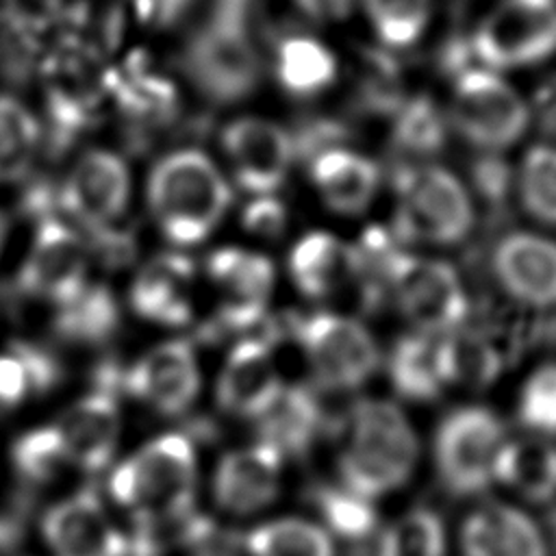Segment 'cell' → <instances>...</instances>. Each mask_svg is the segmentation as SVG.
<instances>
[{
	"label": "cell",
	"mask_w": 556,
	"mask_h": 556,
	"mask_svg": "<svg viewBox=\"0 0 556 556\" xmlns=\"http://www.w3.org/2000/svg\"><path fill=\"white\" fill-rule=\"evenodd\" d=\"M421 445L406 410L387 397H358L343 415L337 437L339 484L378 500L415 476Z\"/></svg>",
	"instance_id": "6da1fadb"
},
{
	"label": "cell",
	"mask_w": 556,
	"mask_h": 556,
	"mask_svg": "<svg viewBox=\"0 0 556 556\" xmlns=\"http://www.w3.org/2000/svg\"><path fill=\"white\" fill-rule=\"evenodd\" d=\"M222 163L200 148L165 152L146 182L148 211L176 248L204 243L226 219L235 193Z\"/></svg>",
	"instance_id": "7a4b0ae2"
},
{
	"label": "cell",
	"mask_w": 556,
	"mask_h": 556,
	"mask_svg": "<svg viewBox=\"0 0 556 556\" xmlns=\"http://www.w3.org/2000/svg\"><path fill=\"white\" fill-rule=\"evenodd\" d=\"M198 452L189 437L165 432L119 460L109 476L117 506L141 526L161 528L189 517L198 493Z\"/></svg>",
	"instance_id": "3957f363"
},
{
	"label": "cell",
	"mask_w": 556,
	"mask_h": 556,
	"mask_svg": "<svg viewBox=\"0 0 556 556\" xmlns=\"http://www.w3.org/2000/svg\"><path fill=\"white\" fill-rule=\"evenodd\" d=\"M391 230L404 245L450 248L476 224L473 193L456 172L437 161H413L391 180Z\"/></svg>",
	"instance_id": "277c9868"
},
{
	"label": "cell",
	"mask_w": 556,
	"mask_h": 556,
	"mask_svg": "<svg viewBox=\"0 0 556 556\" xmlns=\"http://www.w3.org/2000/svg\"><path fill=\"white\" fill-rule=\"evenodd\" d=\"M445 122L463 143L480 154H502L530 130L532 111L506 74L467 65L454 76Z\"/></svg>",
	"instance_id": "5b68a950"
},
{
	"label": "cell",
	"mask_w": 556,
	"mask_h": 556,
	"mask_svg": "<svg viewBox=\"0 0 556 556\" xmlns=\"http://www.w3.org/2000/svg\"><path fill=\"white\" fill-rule=\"evenodd\" d=\"M469 46L476 65L506 76L543 65L556 54V0H493Z\"/></svg>",
	"instance_id": "8992f818"
},
{
	"label": "cell",
	"mask_w": 556,
	"mask_h": 556,
	"mask_svg": "<svg viewBox=\"0 0 556 556\" xmlns=\"http://www.w3.org/2000/svg\"><path fill=\"white\" fill-rule=\"evenodd\" d=\"M504 441V424L495 410L480 404L447 410L432 437V460L443 486L454 495L489 489Z\"/></svg>",
	"instance_id": "52a82bcc"
},
{
	"label": "cell",
	"mask_w": 556,
	"mask_h": 556,
	"mask_svg": "<svg viewBox=\"0 0 556 556\" xmlns=\"http://www.w3.org/2000/svg\"><path fill=\"white\" fill-rule=\"evenodd\" d=\"M295 339L313 380L330 391H354L380 367L374 332L352 315L317 311L300 321Z\"/></svg>",
	"instance_id": "ba28073f"
},
{
	"label": "cell",
	"mask_w": 556,
	"mask_h": 556,
	"mask_svg": "<svg viewBox=\"0 0 556 556\" xmlns=\"http://www.w3.org/2000/svg\"><path fill=\"white\" fill-rule=\"evenodd\" d=\"M219 154L232 187L241 189L248 198L274 195L293 169L295 141L280 122L245 113L224 124Z\"/></svg>",
	"instance_id": "9c48e42d"
},
{
	"label": "cell",
	"mask_w": 556,
	"mask_h": 556,
	"mask_svg": "<svg viewBox=\"0 0 556 556\" xmlns=\"http://www.w3.org/2000/svg\"><path fill=\"white\" fill-rule=\"evenodd\" d=\"M413 332L443 337L463 326L467 291L458 271L443 258L406 252L387 293Z\"/></svg>",
	"instance_id": "30bf717a"
},
{
	"label": "cell",
	"mask_w": 556,
	"mask_h": 556,
	"mask_svg": "<svg viewBox=\"0 0 556 556\" xmlns=\"http://www.w3.org/2000/svg\"><path fill=\"white\" fill-rule=\"evenodd\" d=\"M204 278L219 321L235 330L256 326L276 291V267L258 250L224 245L204 261Z\"/></svg>",
	"instance_id": "8fae6325"
},
{
	"label": "cell",
	"mask_w": 556,
	"mask_h": 556,
	"mask_svg": "<svg viewBox=\"0 0 556 556\" xmlns=\"http://www.w3.org/2000/svg\"><path fill=\"white\" fill-rule=\"evenodd\" d=\"M89 282V250L83 237L59 219H46L20 269V285L37 300L63 306Z\"/></svg>",
	"instance_id": "7c38bea8"
},
{
	"label": "cell",
	"mask_w": 556,
	"mask_h": 556,
	"mask_svg": "<svg viewBox=\"0 0 556 556\" xmlns=\"http://www.w3.org/2000/svg\"><path fill=\"white\" fill-rule=\"evenodd\" d=\"M130 169L111 150H85L70 167L59 191L65 211L83 226L111 228L130 202Z\"/></svg>",
	"instance_id": "4fadbf2b"
},
{
	"label": "cell",
	"mask_w": 556,
	"mask_h": 556,
	"mask_svg": "<svg viewBox=\"0 0 556 556\" xmlns=\"http://www.w3.org/2000/svg\"><path fill=\"white\" fill-rule=\"evenodd\" d=\"M126 389L161 415H180L193 406L202 391V369L193 345L167 339L146 350L126 374Z\"/></svg>",
	"instance_id": "5bb4252c"
},
{
	"label": "cell",
	"mask_w": 556,
	"mask_h": 556,
	"mask_svg": "<svg viewBox=\"0 0 556 556\" xmlns=\"http://www.w3.org/2000/svg\"><path fill=\"white\" fill-rule=\"evenodd\" d=\"M285 458L263 441L224 452L211 476V495L219 510L250 517L269 508L282 489Z\"/></svg>",
	"instance_id": "9a60e30c"
},
{
	"label": "cell",
	"mask_w": 556,
	"mask_h": 556,
	"mask_svg": "<svg viewBox=\"0 0 556 556\" xmlns=\"http://www.w3.org/2000/svg\"><path fill=\"white\" fill-rule=\"evenodd\" d=\"M285 384L271 345L258 337H245L230 348L217 371L215 402L230 417L256 421Z\"/></svg>",
	"instance_id": "2e32d148"
},
{
	"label": "cell",
	"mask_w": 556,
	"mask_h": 556,
	"mask_svg": "<svg viewBox=\"0 0 556 556\" xmlns=\"http://www.w3.org/2000/svg\"><path fill=\"white\" fill-rule=\"evenodd\" d=\"M41 534L52 556L130 554V541L115 526L102 502L89 491L52 504L41 519Z\"/></svg>",
	"instance_id": "e0dca14e"
},
{
	"label": "cell",
	"mask_w": 556,
	"mask_h": 556,
	"mask_svg": "<svg viewBox=\"0 0 556 556\" xmlns=\"http://www.w3.org/2000/svg\"><path fill=\"white\" fill-rule=\"evenodd\" d=\"M491 267L513 300L532 308L556 304V239L549 235L506 232L493 248Z\"/></svg>",
	"instance_id": "ac0fdd59"
},
{
	"label": "cell",
	"mask_w": 556,
	"mask_h": 556,
	"mask_svg": "<svg viewBox=\"0 0 556 556\" xmlns=\"http://www.w3.org/2000/svg\"><path fill=\"white\" fill-rule=\"evenodd\" d=\"M308 185L315 198L334 215H363L378 198L382 172L376 159L348 146H326L308 163Z\"/></svg>",
	"instance_id": "d6986e66"
},
{
	"label": "cell",
	"mask_w": 556,
	"mask_h": 556,
	"mask_svg": "<svg viewBox=\"0 0 556 556\" xmlns=\"http://www.w3.org/2000/svg\"><path fill=\"white\" fill-rule=\"evenodd\" d=\"M198 295V267L180 252L150 258L132 278V311L161 326H185L193 319Z\"/></svg>",
	"instance_id": "ffe728a7"
},
{
	"label": "cell",
	"mask_w": 556,
	"mask_h": 556,
	"mask_svg": "<svg viewBox=\"0 0 556 556\" xmlns=\"http://www.w3.org/2000/svg\"><path fill=\"white\" fill-rule=\"evenodd\" d=\"M463 556H547L539 523L519 506L484 502L460 523Z\"/></svg>",
	"instance_id": "44dd1931"
},
{
	"label": "cell",
	"mask_w": 556,
	"mask_h": 556,
	"mask_svg": "<svg viewBox=\"0 0 556 556\" xmlns=\"http://www.w3.org/2000/svg\"><path fill=\"white\" fill-rule=\"evenodd\" d=\"M72 467L85 471L104 469L122 430L119 406L106 391H91L70 404L54 424Z\"/></svg>",
	"instance_id": "7402d4cb"
},
{
	"label": "cell",
	"mask_w": 556,
	"mask_h": 556,
	"mask_svg": "<svg viewBox=\"0 0 556 556\" xmlns=\"http://www.w3.org/2000/svg\"><path fill=\"white\" fill-rule=\"evenodd\" d=\"M287 274L308 300H328L354 282L352 245L328 230H308L287 254Z\"/></svg>",
	"instance_id": "603a6c76"
},
{
	"label": "cell",
	"mask_w": 556,
	"mask_h": 556,
	"mask_svg": "<svg viewBox=\"0 0 556 556\" xmlns=\"http://www.w3.org/2000/svg\"><path fill=\"white\" fill-rule=\"evenodd\" d=\"M493 482L513 495L543 504L556 497V443L549 437L528 432L526 437H506Z\"/></svg>",
	"instance_id": "cb8c5ba5"
},
{
	"label": "cell",
	"mask_w": 556,
	"mask_h": 556,
	"mask_svg": "<svg viewBox=\"0 0 556 556\" xmlns=\"http://www.w3.org/2000/svg\"><path fill=\"white\" fill-rule=\"evenodd\" d=\"M321 428V406L304 384H285L278 400L256 419V439L285 460L306 454Z\"/></svg>",
	"instance_id": "d4e9b609"
},
{
	"label": "cell",
	"mask_w": 556,
	"mask_h": 556,
	"mask_svg": "<svg viewBox=\"0 0 556 556\" xmlns=\"http://www.w3.org/2000/svg\"><path fill=\"white\" fill-rule=\"evenodd\" d=\"M387 376L393 391L408 402L437 400L445 384L439 337L408 332L397 339L387 356Z\"/></svg>",
	"instance_id": "484cf974"
},
{
	"label": "cell",
	"mask_w": 556,
	"mask_h": 556,
	"mask_svg": "<svg viewBox=\"0 0 556 556\" xmlns=\"http://www.w3.org/2000/svg\"><path fill=\"white\" fill-rule=\"evenodd\" d=\"M274 72L285 91L293 96H317L334 83L339 61L321 39L291 35L276 50Z\"/></svg>",
	"instance_id": "4316f807"
},
{
	"label": "cell",
	"mask_w": 556,
	"mask_h": 556,
	"mask_svg": "<svg viewBox=\"0 0 556 556\" xmlns=\"http://www.w3.org/2000/svg\"><path fill=\"white\" fill-rule=\"evenodd\" d=\"M441 365L447 387L486 389L502 374V354L478 330L465 326L439 337Z\"/></svg>",
	"instance_id": "83f0119b"
},
{
	"label": "cell",
	"mask_w": 556,
	"mask_h": 556,
	"mask_svg": "<svg viewBox=\"0 0 556 556\" xmlns=\"http://www.w3.org/2000/svg\"><path fill=\"white\" fill-rule=\"evenodd\" d=\"M250 556H334L332 534L300 515H280L256 523L245 536Z\"/></svg>",
	"instance_id": "f1b7e54d"
},
{
	"label": "cell",
	"mask_w": 556,
	"mask_h": 556,
	"mask_svg": "<svg viewBox=\"0 0 556 556\" xmlns=\"http://www.w3.org/2000/svg\"><path fill=\"white\" fill-rule=\"evenodd\" d=\"M513 185L526 215L556 228V146L545 141L528 146L513 172Z\"/></svg>",
	"instance_id": "f546056e"
},
{
	"label": "cell",
	"mask_w": 556,
	"mask_h": 556,
	"mask_svg": "<svg viewBox=\"0 0 556 556\" xmlns=\"http://www.w3.org/2000/svg\"><path fill=\"white\" fill-rule=\"evenodd\" d=\"M111 89L115 91L119 106L128 115L146 119L148 126H161L176 115L178 96L172 80L141 63L119 70Z\"/></svg>",
	"instance_id": "4dcf8cb0"
},
{
	"label": "cell",
	"mask_w": 556,
	"mask_h": 556,
	"mask_svg": "<svg viewBox=\"0 0 556 556\" xmlns=\"http://www.w3.org/2000/svg\"><path fill=\"white\" fill-rule=\"evenodd\" d=\"M41 126L13 96L0 93V185L22 178L39 150Z\"/></svg>",
	"instance_id": "1f68e13d"
},
{
	"label": "cell",
	"mask_w": 556,
	"mask_h": 556,
	"mask_svg": "<svg viewBox=\"0 0 556 556\" xmlns=\"http://www.w3.org/2000/svg\"><path fill=\"white\" fill-rule=\"evenodd\" d=\"M378 556H447L443 519L424 506L404 510L384 526Z\"/></svg>",
	"instance_id": "d6a6232c"
},
{
	"label": "cell",
	"mask_w": 556,
	"mask_h": 556,
	"mask_svg": "<svg viewBox=\"0 0 556 556\" xmlns=\"http://www.w3.org/2000/svg\"><path fill=\"white\" fill-rule=\"evenodd\" d=\"M119 321L113 293L102 285H89L70 302L59 306L56 330L72 341L98 343L106 339Z\"/></svg>",
	"instance_id": "836d02e7"
},
{
	"label": "cell",
	"mask_w": 556,
	"mask_h": 556,
	"mask_svg": "<svg viewBox=\"0 0 556 556\" xmlns=\"http://www.w3.org/2000/svg\"><path fill=\"white\" fill-rule=\"evenodd\" d=\"M11 458L17 473L30 482H50L63 473L65 467H72L54 424L37 426L24 432L13 443Z\"/></svg>",
	"instance_id": "e575fe53"
},
{
	"label": "cell",
	"mask_w": 556,
	"mask_h": 556,
	"mask_svg": "<svg viewBox=\"0 0 556 556\" xmlns=\"http://www.w3.org/2000/svg\"><path fill=\"white\" fill-rule=\"evenodd\" d=\"M324 528L341 539H365L378 521L374 500H367L341 484L324 489L317 500Z\"/></svg>",
	"instance_id": "d590c367"
},
{
	"label": "cell",
	"mask_w": 556,
	"mask_h": 556,
	"mask_svg": "<svg viewBox=\"0 0 556 556\" xmlns=\"http://www.w3.org/2000/svg\"><path fill=\"white\" fill-rule=\"evenodd\" d=\"M517 417L528 432L556 437V363L536 365L517 393Z\"/></svg>",
	"instance_id": "8d00e7d4"
},
{
	"label": "cell",
	"mask_w": 556,
	"mask_h": 556,
	"mask_svg": "<svg viewBox=\"0 0 556 556\" xmlns=\"http://www.w3.org/2000/svg\"><path fill=\"white\" fill-rule=\"evenodd\" d=\"M376 35L391 43L404 46L417 39L430 15V0H363Z\"/></svg>",
	"instance_id": "74e56055"
},
{
	"label": "cell",
	"mask_w": 556,
	"mask_h": 556,
	"mask_svg": "<svg viewBox=\"0 0 556 556\" xmlns=\"http://www.w3.org/2000/svg\"><path fill=\"white\" fill-rule=\"evenodd\" d=\"M48 363L26 350L0 352V417L20 404L48 380Z\"/></svg>",
	"instance_id": "f35d334b"
},
{
	"label": "cell",
	"mask_w": 556,
	"mask_h": 556,
	"mask_svg": "<svg viewBox=\"0 0 556 556\" xmlns=\"http://www.w3.org/2000/svg\"><path fill=\"white\" fill-rule=\"evenodd\" d=\"M445 113L428 102L402 106L395 124V139L402 148L415 154V161H428L424 154L439 150L447 132Z\"/></svg>",
	"instance_id": "ab89813d"
},
{
	"label": "cell",
	"mask_w": 556,
	"mask_h": 556,
	"mask_svg": "<svg viewBox=\"0 0 556 556\" xmlns=\"http://www.w3.org/2000/svg\"><path fill=\"white\" fill-rule=\"evenodd\" d=\"M241 224L248 235L271 241L285 235L289 213L285 204L274 195H250L241 213Z\"/></svg>",
	"instance_id": "60d3db41"
},
{
	"label": "cell",
	"mask_w": 556,
	"mask_h": 556,
	"mask_svg": "<svg viewBox=\"0 0 556 556\" xmlns=\"http://www.w3.org/2000/svg\"><path fill=\"white\" fill-rule=\"evenodd\" d=\"M137 2H139L141 15L159 26L172 24L191 4V0H137Z\"/></svg>",
	"instance_id": "b9f144b4"
},
{
	"label": "cell",
	"mask_w": 556,
	"mask_h": 556,
	"mask_svg": "<svg viewBox=\"0 0 556 556\" xmlns=\"http://www.w3.org/2000/svg\"><path fill=\"white\" fill-rule=\"evenodd\" d=\"M4 237H7V219H4V215L0 211V250L4 245Z\"/></svg>",
	"instance_id": "7bdbcfd3"
},
{
	"label": "cell",
	"mask_w": 556,
	"mask_h": 556,
	"mask_svg": "<svg viewBox=\"0 0 556 556\" xmlns=\"http://www.w3.org/2000/svg\"><path fill=\"white\" fill-rule=\"evenodd\" d=\"M202 556H232V554H228V552H206Z\"/></svg>",
	"instance_id": "ee69618b"
}]
</instances>
